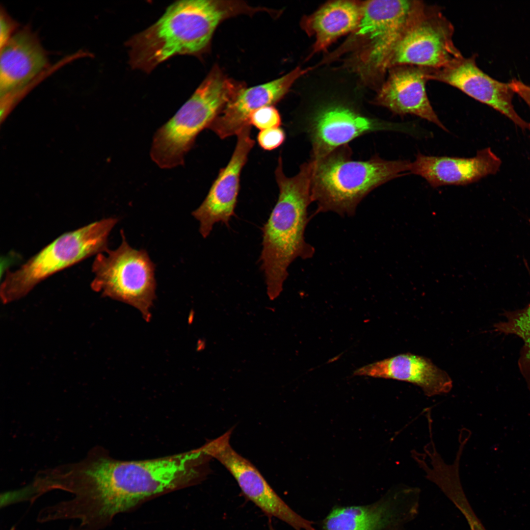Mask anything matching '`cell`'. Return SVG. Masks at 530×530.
<instances>
[{"instance_id":"obj_1","label":"cell","mask_w":530,"mask_h":530,"mask_svg":"<svg viewBox=\"0 0 530 530\" xmlns=\"http://www.w3.org/2000/svg\"><path fill=\"white\" fill-rule=\"evenodd\" d=\"M205 456L200 448L169 457L123 462L93 450L64 470L62 488L73 495L66 502L67 509L83 530H100L148 498L201 479L204 475L197 466Z\"/></svg>"},{"instance_id":"obj_2","label":"cell","mask_w":530,"mask_h":530,"mask_svg":"<svg viewBox=\"0 0 530 530\" xmlns=\"http://www.w3.org/2000/svg\"><path fill=\"white\" fill-rule=\"evenodd\" d=\"M255 10L242 1H176L156 23L126 42L130 64L149 73L174 56L200 55L208 49L222 21L239 14H253Z\"/></svg>"},{"instance_id":"obj_3","label":"cell","mask_w":530,"mask_h":530,"mask_svg":"<svg viewBox=\"0 0 530 530\" xmlns=\"http://www.w3.org/2000/svg\"><path fill=\"white\" fill-rule=\"evenodd\" d=\"M314 163L310 159L291 177L284 173L278 158L275 176L279 188L277 202L262 228V250L260 257L270 298L282 291L288 276V268L297 258H311L314 248L307 243L304 232L309 221L308 208L312 202L311 183Z\"/></svg>"},{"instance_id":"obj_4","label":"cell","mask_w":530,"mask_h":530,"mask_svg":"<svg viewBox=\"0 0 530 530\" xmlns=\"http://www.w3.org/2000/svg\"><path fill=\"white\" fill-rule=\"evenodd\" d=\"M351 155L346 144L319 159H311V194L312 202L317 205V213L331 212L352 216L372 190L410 170L408 160H388L377 156L355 160Z\"/></svg>"},{"instance_id":"obj_5","label":"cell","mask_w":530,"mask_h":530,"mask_svg":"<svg viewBox=\"0 0 530 530\" xmlns=\"http://www.w3.org/2000/svg\"><path fill=\"white\" fill-rule=\"evenodd\" d=\"M244 87L214 66L175 115L157 131L150 152L152 160L162 168L183 164L197 135Z\"/></svg>"},{"instance_id":"obj_6","label":"cell","mask_w":530,"mask_h":530,"mask_svg":"<svg viewBox=\"0 0 530 530\" xmlns=\"http://www.w3.org/2000/svg\"><path fill=\"white\" fill-rule=\"evenodd\" d=\"M424 3L416 0L364 1L350 45L354 47L346 66L365 83L380 87L388 72L389 57L407 24Z\"/></svg>"},{"instance_id":"obj_7","label":"cell","mask_w":530,"mask_h":530,"mask_svg":"<svg viewBox=\"0 0 530 530\" xmlns=\"http://www.w3.org/2000/svg\"><path fill=\"white\" fill-rule=\"evenodd\" d=\"M118 221L108 217L65 233L20 268L6 271L0 288L2 302L22 298L51 275L108 249V238Z\"/></svg>"},{"instance_id":"obj_8","label":"cell","mask_w":530,"mask_h":530,"mask_svg":"<svg viewBox=\"0 0 530 530\" xmlns=\"http://www.w3.org/2000/svg\"><path fill=\"white\" fill-rule=\"evenodd\" d=\"M120 234L122 242L117 248L96 255L90 287L103 297L134 307L149 320L156 298L155 265L145 250L133 248L123 230Z\"/></svg>"},{"instance_id":"obj_9","label":"cell","mask_w":530,"mask_h":530,"mask_svg":"<svg viewBox=\"0 0 530 530\" xmlns=\"http://www.w3.org/2000/svg\"><path fill=\"white\" fill-rule=\"evenodd\" d=\"M454 29L439 8L424 3L410 20L387 62L431 69L446 67L464 56L453 41Z\"/></svg>"},{"instance_id":"obj_10","label":"cell","mask_w":530,"mask_h":530,"mask_svg":"<svg viewBox=\"0 0 530 530\" xmlns=\"http://www.w3.org/2000/svg\"><path fill=\"white\" fill-rule=\"evenodd\" d=\"M229 430L209 441L202 449L231 473L246 499L267 516L275 517L294 530H317L314 523L292 509L269 485L258 470L232 447Z\"/></svg>"},{"instance_id":"obj_11","label":"cell","mask_w":530,"mask_h":530,"mask_svg":"<svg viewBox=\"0 0 530 530\" xmlns=\"http://www.w3.org/2000/svg\"><path fill=\"white\" fill-rule=\"evenodd\" d=\"M419 491L399 487L369 504L334 506L320 522L321 530H403L417 514Z\"/></svg>"},{"instance_id":"obj_12","label":"cell","mask_w":530,"mask_h":530,"mask_svg":"<svg viewBox=\"0 0 530 530\" xmlns=\"http://www.w3.org/2000/svg\"><path fill=\"white\" fill-rule=\"evenodd\" d=\"M312 145L311 159H319L352 140L372 132L400 130V126L366 115L346 105L328 104L303 122Z\"/></svg>"},{"instance_id":"obj_13","label":"cell","mask_w":530,"mask_h":530,"mask_svg":"<svg viewBox=\"0 0 530 530\" xmlns=\"http://www.w3.org/2000/svg\"><path fill=\"white\" fill-rule=\"evenodd\" d=\"M476 55L463 57L439 69H429L428 80H434L454 87L472 98L505 115L522 130H530V123L524 120L512 104L515 93L509 83L498 81L477 65Z\"/></svg>"},{"instance_id":"obj_14","label":"cell","mask_w":530,"mask_h":530,"mask_svg":"<svg viewBox=\"0 0 530 530\" xmlns=\"http://www.w3.org/2000/svg\"><path fill=\"white\" fill-rule=\"evenodd\" d=\"M237 135V142L228 163L220 170L204 200L192 212L199 222V232L204 238L209 236L216 223L221 222L229 227L231 218L235 215L241 171L255 144L251 137V126L244 127Z\"/></svg>"},{"instance_id":"obj_15","label":"cell","mask_w":530,"mask_h":530,"mask_svg":"<svg viewBox=\"0 0 530 530\" xmlns=\"http://www.w3.org/2000/svg\"><path fill=\"white\" fill-rule=\"evenodd\" d=\"M429 70L408 65L390 68L387 78L378 89L374 104L396 115L417 116L447 131L434 111L426 92Z\"/></svg>"},{"instance_id":"obj_16","label":"cell","mask_w":530,"mask_h":530,"mask_svg":"<svg viewBox=\"0 0 530 530\" xmlns=\"http://www.w3.org/2000/svg\"><path fill=\"white\" fill-rule=\"evenodd\" d=\"M502 161L489 147L472 158L429 156L418 154L409 172L424 178L430 186H463L476 182L499 170Z\"/></svg>"},{"instance_id":"obj_17","label":"cell","mask_w":530,"mask_h":530,"mask_svg":"<svg viewBox=\"0 0 530 530\" xmlns=\"http://www.w3.org/2000/svg\"><path fill=\"white\" fill-rule=\"evenodd\" d=\"M308 69L297 67L276 80L264 84L242 89L224 107L209 127L220 138L237 135L247 126L255 110L272 106L280 100Z\"/></svg>"},{"instance_id":"obj_18","label":"cell","mask_w":530,"mask_h":530,"mask_svg":"<svg viewBox=\"0 0 530 530\" xmlns=\"http://www.w3.org/2000/svg\"><path fill=\"white\" fill-rule=\"evenodd\" d=\"M0 94L5 100L24 88L47 67V55L27 28L13 33L0 48Z\"/></svg>"},{"instance_id":"obj_19","label":"cell","mask_w":530,"mask_h":530,"mask_svg":"<svg viewBox=\"0 0 530 530\" xmlns=\"http://www.w3.org/2000/svg\"><path fill=\"white\" fill-rule=\"evenodd\" d=\"M354 376L392 379L420 387L428 397L446 394L452 387L448 374L428 358L411 353L401 354L356 369Z\"/></svg>"},{"instance_id":"obj_20","label":"cell","mask_w":530,"mask_h":530,"mask_svg":"<svg viewBox=\"0 0 530 530\" xmlns=\"http://www.w3.org/2000/svg\"><path fill=\"white\" fill-rule=\"evenodd\" d=\"M364 2L337 0L326 3L301 22L306 33L315 38L312 53L325 51L338 38L358 27Z\"/></svg>"},{"instance_id":"obj_21","label":"cell","mask_w":530,"mask_h":530,"mask_svg":"<svg viewBox=\"0 0 530 530\" xmlns=\"http://www.w3.org/2000/svg\"><path fill=\"white\" fill-rule=\"evenodd\" d=\"M503 316L504 320L494 325V330L516 335L523 341L518 366L530 392V301L524 308L506 311Z\"/></svg>"},{"instance_id":"obj_22","label":"cell","mask_w":530,"mask_h":530,"mask_svg":"<svg viewBox=\"0 0 530 530\" xmlns=\"http://www.w3.org/2000/svg\"><path fill=\"white\" fill-rule=\"evenodd\" d=\"M250 124L261 131L280 127L282 124L280 114L273 106L261 107L253 111L249 118Z\"/></svg>"},{"instance_id":"obj_23","label":"cell","mask_w":530,"mask_h":530,"mask_svg":"<svg viewBox=\"0 0 530 530\" xmlns=\"http://www.w3.org/2000/svg\"><path fill=\"white\" fill-rule=\"evenodd\" d=\"M285 138L284 131L278 127L261 131L257 135V141L262 148L271 151L280 146Z\"/></svg>"},{"instance_id":"obj_24","label":"cell","mask_w":530,"mask_h":530,"mask_svg":"<svg viewBox=\"0 0 530 530\" xmlns=\"http://www.w3.org/2000/svg\"><path fill=\"white\" fill-rule=\"evenodd\" d=\"M16 24L7 16L5 12L1 10L0 18V44L2 47L12 36L13 31Z\"/></svg>"},{"instance_id":"obj_25","label":"cell","mask_w":530,"mask_h":530,"mask_svg":"<svg viewBox=\"0 0 530 530\" xmlns=\"http://www.w3.org/2000/svg\"><path fill=\"white\" fill-rule=\"evenodd\" d=\"M509 83L514 92L523 99L530 109V85L516 79L512 80Z\"/></svg>"},{"instance_id":"obj_26","label":"cell","mask_w":530,"mask_h":530,"mask_svg":"<svg viewBox=\"0 0 530 530\" xmlns=\"http://www.w3.org/2000/svg\"><path fill=\"white\" fill-rule=\"evenodd\" d=\"M269 530H274V529H273V528H272V527H271V526H270L269 527Z\"/></svg>"},{"instance_id":"obj_27","label":"cell","mask_w":530,"mask_h":530,"mask_svg":"<svg viewBox=\"0 0 530 530\" xmlns=\"http://www.w3.org/2000/svg\"><path fill=\"white\" fill-rule=\"evenodd\" d=\"M529 221H530V219H529Z\"/></svg>"}]
</instances>
